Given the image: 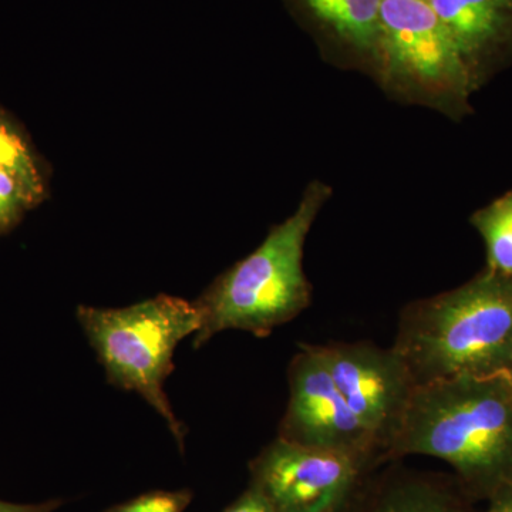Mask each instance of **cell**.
<instances>
[{"mask_svg":"<svg viewBox=\"0 0 512 512\" xmlns=\"http://www.w3.org/2000/svg\"><path fill=\"white\" fill-rule=\"evenodd\" d=\"M404 456L446 461L476 497L512 484V389L504 373L417 387L386 461Z\"/></svg>","mask_w":512,"mask_h":512,"instance_id":"6da1fadb","label":"cell"},{"mask_svg":"<svg viewBox=\"0 0 512 512\" xmlns=\"http://www.w3.org/2000/svg\"><path fill=\"white\" fill-rule=\"evenodd\" d=\"M393 349L414 382L501 375L512 369V279L483 272L468 284L410 303Z\"/></svg>","mask_w":512,"mask_h":512,"instance_id":"7a4b0ae2","label":"cell"},{"mask_svg":"<svg viewBox=\"0 0 512 512\" xmlns=\"http://www.w3.org/2000/svg\"><path fill=\"white\" fill-rule=\"evenodd\" d=\"M330 197V188L312 183L291 217L271 229L247 258L218 276L195 301L201 326L192 339L200 349L218 333L242 330L265 338L311 305V285L303 272V248Z\"/></svg>","mask_w":512,"mask_h":512,"instance_id":"3957f363","label":"cell"},{"mask_svg":"<svg viewBox=\"0 0 512 512\" xmlns=\"http://www.w3.org/2000/svg\"><path fill=\"white\" fill-rule=\"evenodd\" d=\"M76 315L107 382L143 397L163 417L183 451L187 430L174 414L164 383L173 373L178 343L200 329L195 303L157 295L126 308L80 305Z\"/></svg>","mask_w":512,"mask_h":512,"instance_id":"277c9868","label":"cell"},{"mask_svg":"<svg viewBox=\"0 0 512 512\" xmlns=\"http://www.w3.org/2000/svg\"><path fill=\"white\" fill-rule=\"evenodd\" d=\"M376 67L400 92L458 107L478 86L427 0H383Z\"/></svg>","mask_w":512,"mask_h":512,"instance_id":"5b68a950","label":"cell"},{"mask_svg":"<svg viewBox=\"0 0 512 512\" xmlns=\"http://www.w3.org/2000/svg\"><path fill=\"white\" fill-rule=\"evenodd\" d=\"M370 468L359 458L276 437L249 464V484L275 512H350Z\"/></svg>","mask_w":512,"mask_h":512,"instance_id":"8992f818","label":"cell"},{"mask_svg":"<svg viewBox=\"0 0 512 512\" xmlns=\"http://www.w3.org/2000/svg\"><path fill=\"white\" fill-rule=\"evenodd\" d=\"M316 348L346 403L375 441L383 463L419 387L409 367L393 346L338 342Z\"/></svg>","mask_w":512,"mask_h":512,"instance_id":"52a82bcc","label":"cell"},{"mask_svg":"<svg viewBox=\"0 0 512 512\" xmlns=\"http://www.w3.org/2000/svg\"><path fill=\"white\" fill-rule=\"evenodd\" d=\"M289 402L279 439L382 463L375 441L362 426L333 382L316 345H299L288 367Z\"/></svg>","mask_w":512,"mask_h":512,"instance_id":"ba28073f","label":"cell"},{"mask_svg":"<svg viewBox=\"0 0 512 512\" xmlns=\"http://www.w3.org/2000/svg\"><path fill=\"white\" fill-rule=\"evenodd\" d=\"M477 84L512 53V0H427Z\"/></svg>","mask_w":512,"mask_h":512,"instance_id":"9c48e42d","label":"cell"},{"mask_svg":"<svg viewBox=\"0 0 512 512\" xmlns=\"http://www.w3.org/2000/svg\"><path fill=\"white\" fill-rule=\"evenodd\" d=\"M357 500L356 512H473L446 481L413 471L384 474Z\"/></svg>","mask_w":512,"mask_h":512,"instance_id":"30bf717a","label":"cell"},{"mask_svg":"<svg viewBox=\"0 0 512 512\" xmlns=\"http://www.w3.org/2000/svg\"><path fill=\"white\" fill-rule=\"evenodd\" d=\"M330 39L366 59H376L383 0H291Z\"/></svg>","mask_w":512,"mask_h":512,"instance_id":"8fae6325","label":"cell"},{"mask_svg":"<svg viewBox=\"0 0 512 512\" xmlns=\"http://www.w3.org/2000/svg\"><path fill=\"white\" fill-rule=\"evenodd\" d=\"M0 171L9 174L28 195L33 207L46 198V178L42 164L28 137L0 107Z\"/></svg>","mask_w":512,"mask_h":512,"instance_id":"7c38bea8","label":"cell"},{"mask_svg":"<svg viewBox=\"0 0 512 512\" xmlns=\"http://www.w3.org/2000/svg\"><path fill=\"white\" fill-rule=\"evenodd\" d=\"M471 224L487 249V269L512 279V190L477 211Z\"/></svg>","mask_w":512,"mask_h":512,"instance_id":"4fadbf2b","label":"cell"},{"mask_svg":"<svg viewBox=\"0 0 512 512\" xmlns=\"http://www.w3.org/2000/svg\"><path fill=\"white\" fill-rule=\"evenodd\" d=\"M192 498L194 494L190 490L150 491L126 503L114 505L106 512H184Z\"/></svg>","mask_w":512,"mask_h":512,"instance_id":"5bb4252c","label":"cell"},{"mask_svg":"<svg viewBox=\"0 0 512 512\" xmlns=\"http://www.w3.org/2000/svg\"><path fill=\"white\" fill-rule=\"evenodd\" d=\"M33 204L9 174L0 171V234L15 227Z\"/></svg>","mask_w":512,"mask_h":512,"instance_id":"9a60e30c","label":"cell"},{"mask_svg":"<svg viewBox=\"0 0 512 512\" xmlns=\"http://www.w3.org/2000/svg\"><path fill=\"white\" fill-rule=\"evenodd\" d=\"M222 512H275V510L266 500L265 495L254 485L249 484L247 490Z\"/></svg>","mask_w":512,"mask_h":512,"instance_id":"2e32d148","label":"cell"},{"mask_svg":"<svg viewBox=\"0 0 512 512\" xmlns=\"http://www.w3.org/2000/svg\"><path fill=\"white\" fill-rule=\"evenodd\" d=\"M63 500H49L39 504H15L0 500V512H55Z\"/></svg>","mask_w":512,"mask_h":512,"instance_id":"e0dca14e","label":"cell"},{"mask_svg":"<svg viewBox=\"0 0 512 512\" xmlns=\"http://www.w3.org/2000/svg\"><path fill=\"white\" fill-rule=\"evenodd\" d=\"M488 500L490 507L487 512H512V484L495 491Z\"/></svg>","mask_w":512,"mask_h":512,"instance_id":"ac0fdd59","label":"cell"},{"mask_svg":"<svg viewBox=\"0 0 512 512\" xmlns=\"http://www.w3.org/2000/svg\"><path fill=\"white\" fill-rule=\"evenodd\" d=\"M504 375L505 377H507L508 383H510L512 389V369L507 370V372H505Z\"/></svg>","mask_w":512,"mask_h":512,"instance_id":"d6986e66","label":"cell"}]
</instances>
